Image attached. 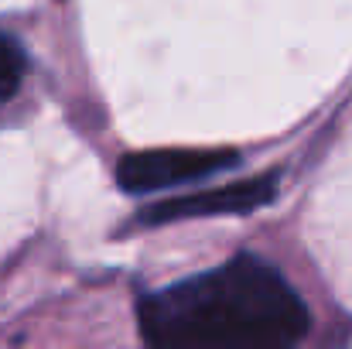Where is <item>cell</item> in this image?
I'll use <instances>...</instances> for the list:
<instances>
[{
    "instance_id": "6da1fadb",
    "label": "cell",
    "mask_w": 352,
    "mask_h": 349,
    "mask_svg": "<svg viewBox=\"0 0 352 349\" xmlns=\"http://www.w3.org/2000/svg\"><path fill=\"white\" fill-rule=\"evenodd\" d=\"M147 349H294L308 308L284 274L250 253L140 302Z\"/></svg>"
},
{
    "instance_id": "7a4b0ae2",
    "label": "cell",
    "mask_w": 352,
    "mask_h": 349,
    "mask_svg": "<svg viewBox=\"0 0 352 349\" xmlns=\"http://www.w3.org/2000/svg\"><path fill=\"white\" fill-rule=\"evenodd\" d=\"M236 161V151H209V147H161L123 154L117 182L123 192H154L182 182L209 178Z\"/></svg>"
},
{
    "instance_id": "3957f363",
    "label": "cell",
    "mask_w": 352,
    "mask_h": 349,
    "mask_svg": "<svg viewBox=\"0 0 352 349\" xmlns=\"http://www.w3.org/2000/svg\"><path fill=\"white\" fill-rule=\"evenodd\" d=\"M277 192V175H260L239 185H219L195 195H182L144 213V223H171V220H195V216H219V213H250L267 206Z\"/></svg>"
},
{
    "instance_id": "277c9868",
    "label": "cell",
    "mask_w": 352,
    "mask_h": 349,
    "mask_svg": "<svg viewBox=\"0 0 352 349\" xmlns=\"http://www.w3.org/2000/svg\"><path fill=\"white\" fill-rule=\"evenodd\" d=\"M24 65H28L24 62V48L7 31H0V100H10L21 89Z\"/></svg>"
}]
</instances>
